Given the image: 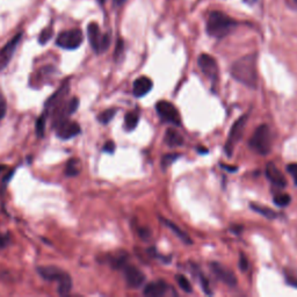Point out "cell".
Here are the masks:
<instances>
[{
  "instance_id": "1",
  "label": "cell",
  "mask_w": 297,
  "mask_h": 297,
  "mask_svg": "<svg viewBox=\"0 0 297 297\" xmlns=\"http://www.w3.org/2000/svg\"><path fill=\"white\" fill-rule=\"evenodd\" d=\"M231 76L238 83L250 88H256L258 85V56L250 54L243 56L242 58L231 65L230 69Z\"/></svg>"
},
{
  "instance_id": "2",
  "label": "cell",
  "mask_w": 297,
  "mask_h": 297,
  "mask_svg": "<svg viewBox=\"0 0 297 297\" xmlns=\"http://www.w3.org/2000/svg\"><path fill=\"white\" fill-rule=\"evenodd\" d=\"M237 26V22L232 17L226 14L214 10L210 12L207 19V33L211 37L222 38L228 35L233 28Z\"/></svg>"
},
{
  "instance_id": "3",
  "label": "cell",
  "mask_w": 297,
  "mask_h": 297,
  "mask_svg": "<svg viewBox=\"0 0 297 297\" xmlns=\"http://www.w3.org/2000/svg\"><path fill=\"white\" fill-rule=\"evenodd\" d=\"M272 133L270 127L267 125H261L256 129L252 137L250 140V147L253 151L261 155H266L272 150Z\"/></svg>"
},
{
  "instance_id": "4",
  "label": "cell",
  "mask_w": 297,
  "mask_h": 297,
  "mask_svg": "<svg viewBox=\"0 0 297 297\" xmlns=\"http://www.w3.org/2000/svg\"><path fill=\"white\" fill-rule=\"evenodd\" d=\"M84 41L83 31L80 29H70L62 31L57 36L56 44L65 50H76Z\"/></svg>"
},
{
  "instance_id": "5",
  "label": "cell",
  "mask_w": 297,
  "mask_h": 297,
  "mask_svg": "<svg viewBox=\"0 0 297 297\" xmlns=\"http://www.w3.org/2000/svg\"><path fill=\"white\" fill-rule=\"evenodd\" d=\"M247 122V115H243L237 120V121L233 123V126L231 127V130H230V134L228 136V140H226L224 150L225 153L228 155H231L233 150L237 144L239 143L240 139H242L243 134H244V129H245Z\"/></svg>"
},
{
  "instance_id": "6",
  "label": "cell",
  "mask_w": 297,
  "mask_h": 297,
  "mask_svg": "<svg viewBox=\"0 0 297 297\" xmlns=\"http://www.w3.org/2000/svg\"><path fill=\"white\" fill-rule=\"evenodd\" d=\"M155 111H157L159 118L164 122L172 123V125L176 127L181 126V118H180L178 109L171 102L166 100L158 101L157 105H155Z\"/></svg>"
},
{
  "instance_id": "7",
  "label": "cell",
  "mask_w": 297,
  "mask_h": 297,
  "mask_svg": "<svg viewBox=\"0 0 297 297\" xmlns=\"http://www.w3.org/2000/svg\"><path fill=\"white\" fill-rule=\"evenodd\" d=\"M197 63H199L201 71L203 72L204 76L213 81V83H216L218 79V74H220V69H218L216 59L208 54H202L199 57Z\"/></svg>"
},
{
  "instance_id": "8",
  "label": "cell",
  "mask_w": 297,
  "mask_h": 297,
  "mask_svg": "<svg viewBox=\"0 0 297 297\" xmlns=\"http://www.w3.org/2000/svg\"><path fill=\"white\" fill-rule=\"evenodd\" d=\"M123 268V273H125V279L127 282V286L132 289H139L144 285L146 281V275L141 272L139 268L132 265H125Z\"/></svg>"
},
{
  "instance_id": "9",
  "label": "cell",
  "mask_w": 297,
  "mask_h": 297,
  "mask_svg": "<svg viewBox=\"0 0 297 297\" xmlns=\"http://www.w3.org/2000/svg\"><path fill=\"white\" fill-rule=\"evenodd\" d=\"M81 133L80 126L74 121H69L68 119L63 120L56 125V134L61 140L68 141L79 135Z\"/></svg>"
},
{
  "instance_id": "10",
  "label": "cell",
  "mask_w": 297,
  "mask_h": 297,
  "mask_svg": "<svg viewBox=\"0 0 297 297\" xmlns=\"http://www.w3.org/2000/svg\"><path fill=\"white\" fill-rule=\"evenodd\" d=\"M21 38H22V33L16 34L12 40L7 42V44L0 50V71L8 65V63L12 59L14 52H15L17 45H19Z\"/></svg>"
},
{
  "instance_id": "11",
  "label": "cell",
  "mask_w": 297,
  "mask_h": 297,
  "mask_svg": "<svg viewBox=\"0 0 297 297\" xmlns=\"http://www.w3.org/2000/svg\"><path fill=\"white\" fill-rule=\"evenodd\" d=\"M210 268L215 277H216L220 281H222L223 284H225L226 286H230V287H236L237 279L232 271H230L229 268L224 267L223 265L218 263H210Z\"/></svg>"
},
{
  "instance_id": "12",
  "label": "cell",
  "mask_w": 297,
  "mask_h": 297,
  "mask_svg": "<svg viewBox=\"0 0 297 297\" xmlns=\"http://www.w3.org/2000/svg\"><path fill=\"white\" fill-rule=\"evenodd\" d=\"M87 36L92 49H93L97 54H101V44H102V38H104V34L101 33L100 27L98 26V23L91 22L88 24Z\"/></svg>"
},
{
  "instance_id": "13",
  "label": "cell",
  "mask_w": 297,
  "mask_h": 297,
  "mask_svg": "<svg viewBox=\"0 0 297 297\" xmlns=\"http://www.w3.org/2000/svg\"><path fill=\"white\" fill-rule=\"evenodd\" d=\"M266 176L274 186L280 187V188H285V187L287 186V179H286L284 173H282L273 162H268L267 164Z\"/></svg>"
},
{
  "instance_id": "14",
  "label": "cell",
  "mask_w": 297,
  "mask_h": 297,
  "mask_svg": "<svg viewBox=\"0 0 297 297\" xmlns=\"http://www.w3.org/2000/svg\"><path fill=\"white\" fill-rule=\"evenodd\" d=\"M152 87H153V83L150 78L140 77L134 81L133 93L136 98H142L152 90Z\"/></svg>"
},
{
  "instance_id": "15",
  "label": "cell",
  "mask_w": 297,
  "mask_h": 297,
  "mask_svg": "<svg viewBox=\"0 0 297 297\" xmlns=\"http://www.w3.org/2000/svg\"><path fill=\"white\" fill-rule=\"evenodd\" d=\"M169 287L167 284L164 281H155L148 284L146 288H144V295L148 297H159L166 295V293L168 292Z\"/></svg>"
},
{
  "instance_id": "16",
  "label": "cell",
  "mask_w": 297,
  "mask_h": 297,
  "mask_svg": "<svg viewBox=\"0 0 297 297\" xmlns=\"http://www.w3.org/2000/svg\"><path fill=\"white\" fill-rule=\"evenodd\" d=\"M37 273L47 281H57L63 274L61 268L56 266H40L37 267Z\"/></svg>"
},
{
  "instance_id": "17",
  "label": "cell",
  "mask_w": 297,
  "mask_h": 297,
  "mask_svg": "<svg viewBox=\"0 0 297 297\" xmlns=\"http://www.w3.org/2000/svg\"><path fill=\"white\" fill-rule=\"evenodd\" d=\"M58 285V294L59 295H68L72 289V279L66 272H63V274L57 280Z\"/></svg>"
},
{
  "instance_id": "18",
  "label": "cell",
  "mask_w": 297,
  "mask_h": 297,
  "mask_svg": "<svg viewBox=\"0 0 297 297\" xmlns=\"http://www.w3.org/2000/svg\"><path fill=\"white\" fill-rule=\"evenodd\" d=\"M165 143L169 148H176L183 144V139L180 134L174 129H167L165 134Z\"/></svg>"
},
{
  "instance_id": "19",
  "label": "cell",
  "mask_w": 297,
  "mask_h": 297,
  "mask_svg": "<svg viewBox=\"0 0 297 297\" xmlns=\"http://www.w3.org/2000/svg\"><path fill=\"white\" fill-rule=\"evenodd\" d=\"M162 222H164V224L167 226V228H169L172 230V232H174L176 236L179 237V239H181V242H183V243H186V244H193V240H192V238H190V237L187 235V233L185 232V231H182L181 229L179 228V226H176L174 223L173 222H171V221H167V220H165V218H162L161 220Z\"/></svg>"
},
{
  "instance_id": "20",
  "label": "cell",
  "mask_w": 297,
  "mask_h": 297,
  "mask_svg": "<svg viewBox=\"0 0 297 297\" xmlns=\"http://www.w3.org/2000/svg\"><path fill=\"white\" fill-rule=\"evenodd\" d=\"M81 171L80 160L77 158L69 159L65 166V175L66 176H77Z\"/></svg>"
},
{
  "instance_id": "21",
  "label": "cell",
  "mask_w": 297,
  "mask_h": 297,
  "mask_svg": "<svg viewBox=\"0 0 297 297\" xmlns=\"http://www.w3.org/2000/svg\"><path fill=\"white\" fill-rule=\"evenodd\" d=\"M140 122V114L137 112H130L126 115L125 118V126L128 132H132L139 126Z\"/></svg>"
},
{
  "instance_id": "22",
  "label": "cell",
  "mask_w": 297,
  "mask_h": 297,
  "mask_svg": "<svg viewBox=\"0 0 297 297\" xmlns=\"http://www.w3.org/2000/svg\"><path fill=\"white\" fill-rule=\"evenodd\" d=\"M251 208H252L256 213L263 215V216H265L266 218H270V220H273V218L277 217V213L267 207H261V206H257V204H251Z\"/></svg>"
},
{
  "instance_id": "23",
  "label": "cell",
  "mask_w": 297,
  "mask_h": 297,
  "mask_svg": "<svg viewBox=\"0 0 297 297\" xmlns=\"http://www.w3.org/2000/svg\"><path fill=\"white\" fill-rule=\"evenodd\" d=\"M45 121H47V118H45V114H42L40 118L36 120V123H35V132H36L37 137L44 136V130H45Z\"/></svg>"
},
{
  "instance_id": "24",
  "label": "cell",
  "mask_w": 297,
  "mask_h": 297,
  "mask_svg": "<svg viewBox=\"0 0 297 297\" xmlns=\"http://www.w3.org/2000/svg\"><path fill=\"white\" fill-rule=\"evenodd\" d=\"M116 114V109L112 108V109H107V111L102 112L100 115L98 116V120L99 122L102 123V125H107V123H109L113 120V118H114Z\"/></svg>"
},
{
  "instance_id": "25",
  "label": "cell",
  "mask_w": 297,
  "mask_h": 297,
  "mask_svg": "<svg viewBox=\"0 0 297 297\" xmlns=\"http://www.w3.org/2000/svg\"><path fill=\"white\" fill-rule=\"evenodd\" d=\"M175 279H176V282H178L179 287L181 288L183 292H185V293H192V291H193L192 286H190L189 281L187 280L186 277H183V275L178 274L175 277Z\"/></svg>"
},
{
  "instance_id": "26",
  "label": "cell",
  "mask_w": 297,
  "mask_h": 297,
  "mask_svg": "<svg viewBox=\"0 0 297 297\" xmlns=\"http://www.w3.org/2000/svg\"><path fill=\"white\" fill-rule=\"evenodd\" d=\"M52 34H54V30H52L51 27L44 28V29L40 33V36H38V42H40V44L43 45L45 43H48V42L50 41V38L52 37Z\"/></svg>"
},
{
  "instance_id": "27",
  "label": "cell",
  "mask_w": 297,
  "mask_h": 297,
  "mask_svg": "<svg viewBox=\"0 0 297 297\" xmlns=\"http://www.w3.org/2000/svg\"><path fill=\"white\" fill-rule=\"evenodd\" d=\"M274 203L279 207H287L291 203V196L288 194H279V195L274 196Z\"/></svg>"
},
{
  "instance_id": "28",
  "label": "cell",
  "mask_w": 297,
  "mask_h": 297,
  "mask_svg": "<svg viewBox=\"0 0 297 297\" xmlns=\"http://www.w3.org/2000/svg\"><path fill=\"white\" fill-rule=\"evenodd\" d=\"M179 157H180L179 153H168V154L162 155V158H161V166L164 168H167L168 166L171 165L172 162H174Z\"/></svg>"
},
{
  "instance_id": "29",
  "label": "cell",
  "mask_w": 297,
  "mask_h": 297,
  "mask_svg": "<svg viewBox=\"0 0 297 297\" xmlns=\"http://www.w3.org/2000/svg\"><path fill=\"white\" fill-rule=\"evenodd\" d=\"M79 108V99L77 97L72 98L68 104H66V109H68V114L71 115L73 113L77 112V109Z\"/></svg>"
},
{
  "instance_id": "30",
  "label": "cell",
  "mask_w": 297,
  "mask_h": 297,
  "mask_svg": "<svg viewBox=\"0 0 297 297\" xmlns=\"http://www.w3.org/2000/svg\"><path fill=\"white\" fill-rule=\"evenodd\" d=\"M239 268L242 272H246L249 270V260L243 253L239 254Z\"/></svg>"
},
{
  "instance_id": "31",
  "label": "cell",
  "mask_w": 297,
  "mask_h": 297,
  "mask_svg": "<svg viewBox=\"0 0 297 297\" xmlns=\"http://www.w3.org/2000/svg\"><path fill=\"white\" fill-rule=\"evenodd\" d=\"M6 112H7L6 100L1 97V95H0V121H1V120L5 118Z\"/></svg>"
},
{
  "instance_id": "32",
  "label": "cell",
  "mask_w": 297,
  "mask_h": 297,
  "mask_svg": "<svg viewBox=\"0 0 297 297\" xmlns=\"http://www.w3.org/2000/svg\"><path fill=\"white\" fill-rule=\"evenodd\" d=\"M115 148V143L113 142V141H107V142L105 143L104 148H102V151L107 152V153H114Z\"/></svg>"
},
{
  "instance_id": "33",
  "label": "cell",
  "mask_w": 297,
  "mask_h": 297,
  "mask_svg": "<svg viewBox=\"0 0 297 297\" xmlns=\"http://www.w3.org/2000/svg\"><path fill=\"white\" fill-rule=\"evenodd\" d=\"M111 45V36L109 34H104V38H102V44H101V52H105Z\"/></svg>"
},
{
  "instance_id": "34",
  "label": "cell",
  "mask_w": 297,
  "mask_h": 297,
  "mask_svg": "<svg viewBox=\"0 0 297 297\" xmlns=\"http://www.w3.org/2000/svg\"><path fill=\"white\" fill-rule=\"evenodd\" d=\"M287 169H288V172L292 174L293 179H294V181L297 185V162H294V164H289L287 166Z\"/></svg>"
},
{
  "instance_id": "35",
  "label": "cell",
  "mask_w": 297,
  "mask_h": 297,
  "mask_svg": "<svg viewBox=\"0 0 297 297\" xmlns=\"http://www.w3.org/2000/svg\"><path fill=\"white\" fill-rule=\"evenodd\" d=\"M122 52H123V42H122V40H120L118 43V47H116V50H115V59H119L120 57H121Z\"/></svg>"
},
{
  "instance_id": "36",
  "label": "cell",
  "mask_w": 297,
  "mask_h": 297,
  "mask_svg": "<svg viewBox=\"0 0 297 297\" xmlns=\"http://www.w3.org/2000/svg\"><path fill=\"white\" fill-rule=\"evenodd\" d=\"M286 279H287V284L288 285L293 286V287H297V279L296 278H293V277H289V275H287Z\"/></svg>"
},
{
  "instance_id": "37",
  "label": "cell",
  "mask_w": 297,
  "mask_h": 297,
  "mask_svg": "<svg viewBox=\"0 0 297 297\" xmlns=\"http://www.w3.org/2000/svg\"><path fill=\"white\" fill-rule=\"evenodd\" d=\"M286 2L292 9L297 10V0H286Z\"/></svg>"
},
{
  "instance_id": "38",
  "label": "cell",
  "mask_w": 297,
  "mask_h": 297,
  "mask_svg": "<svg viewBox=\"0 0 297 297\" xmlns=\"http://www.w3.org/2000/svg\"><path fill=\"white\" fill-rule=\"evenodd\" d=\"M7 244H8V237L0 236V247L7 245Z\"/></svg>"
},
{
  "instance_id": "39",
  "label": "cell",
  "mask_w": 297,
  "mask_h": 297,
  "mask_svg": "<svg viewBox=\"0 0 297 297\" xmlns=\"http://www.w3.org/2000/svg\"><path fill=\"white\" fill-rule=\"evenodd\" d=\"M113 2L115 6H122L126 2V0H113Z\"/></svg>"
},
{
  "instance_id": "40",
  "label": "cell",
  "mask_w": 297,
  "mask_h": 297,
  "mask_svg": "<svg viewBox=\"0 0 297 297\" xmlns=\"http://www.w3.org/2000/svg\"><path fill=\"white\" fill-rule=\"evenodd\" d=\"M3 168H5V166H3V165H0V173H1V171H2Z\"/></svg>"
},
{
  "instance_id": "41",
  "label": "cell",
  "mask_w": 297,
  "mask_h": 297,
  "mask_svg": "<svg viewBox=\"0 0 297 297\" xmlns=\"http://www.w3.org/2000/svg\"><path fill=\"white\" fill-rule=\"evenodd\" d=\"M98 1H99V3H101V5H102V3H105L106 0H98Z\"/></svg>"
},
{
  "instance_id": "42",
  "label": "cell",
  "mask_w": 297,
  "mask_h": 297,
  "mask_svg": "<svg viewBox=\"0 0 297 297\" xmlns=\"http://www.w3.org/2000/svg\"><path fill=\"white\" fill-rule=\"evenodd\" d=\"M246 1H253V0H246Z\"/></svg>"
}]
</instances>
